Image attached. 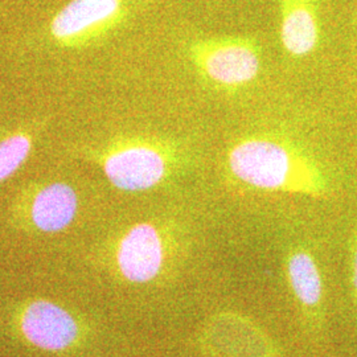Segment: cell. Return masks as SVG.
<instances>
[{
	"mask_svg": "<svg viewBox=\"0 0 357 357\" xmlns=\"http://www.w3.org/2000/svg\"><path fill=\"white\" fill-rule=\"evenodd\" d=\"M225 165L230 175L259 191L320 197L328 178L319 160L305 147L273 134H252L234 142Z\"/></svg>",
	"mask_w": 357,
	"mask_h": 357,
	"instance_id": "1",
	"label": "cell"
},
{
	"mask_svg": "<svg viewBox=\"0 0 357 357\" xmlns=\"http://www.w3.org/2000/svg\"><path fill=\"white\" fill-rule=\"evenodd\" d=\"M98 163L115 188L128 192L151 190L184 165V153L174 142L125 138L100 153Z\"/></svg>",
	"mask_w": 357,
	"mask_h": 357,
	"instance_id": "2",
	"label": "cell"
},
{
	"mask_svg": "<svg viewBox=\"0 0 357 357\" xmlns=\"http://www.w3.org/2000/svg\"><path fill=\"white\" fill-rule=\"evenodd\" d=\"M188 56L208 84L227 91L255 82L262 66L261 44L249 36L197 38L190 44Z\"/></svg>",
	"mask_w": 357,
	"mask_h": 357,
	"instance_id": "3",
	"label": "cell"
},
{
	"mask_svg": "<svg viewBox=\"0 0 357 357\" xmlns=\"http://www.w3.org/2000/svg\"><path fill=\"white\" fill-rule=\"evenodd\" d=\"M166 237L151 222H141L121 237L115 259L121 274L130 282L153 281L163 268L167 257Z\"/></svg>",
	"mask_w": 357,
	"mask_h": 357,
	"instance_id": "4",
	"label": "cell"
},
{
	"mask_svg": "<svg viewBox=\"0 0 357 357\" xmlns=\"http://www.w3.org/2000/svg\"><path fill=\"white\" fill-rule=\"evenodd\" d=\"M128 15L125 0H72L52 22V35L59 40H84L102 35Z\"/></svg>",
	"mask_w": 357,
	"mask_h": 357,
	"instance_id": "5",
	"label": "cell"
},
{
	"mask_svg": "<svg viewBox=\"0 0 357 357\" xmlns=\"http://www.w3.org/2000/svg\"><path fill=\"white\" fill-rule=\"evenodd\" d=\"M20 328L26 340L47 351H63L78 337V326L63 307L38 301L26 307Z\"/></svg>",
	"mask_w": 357,
	"mask_h": 357,
	"instance_id": "6",
	"label": "cell"
},
{
	"mask_svg": "<svg viewBox=\"0 0 357 357\" xmlns=\"http://www.w3.org/2000/svg\"><path fill=\"white\" fill-rule=\"evenodd\" d=\"M282 47L293 57L311 54L321 38L317 0H280Z\"/></svg>",
	"mask_w": 357,
	"mask_h": 357,
	"instance_id": "7",
	"label": "cell"
},
{
	"mask_svg": "<svg viewBox=\"0 0 357 357\" xmlns=\"http://www.w3.org/2000/svg\"><path fill=\"white\" fill-rule=\"evenodd\" d=\"M77 206L75 190L64 183H53L35 195L31 205V218L38 229L59 231L73 221Z\"/></svg>",
	"mask_w": 357,
	"mask_h": 357,
	"instance_id": "8",
	"label": "cell"
},
{
	"mask_svg": "<svg viewBox=\"0 0 357 357\" xmlns=\"http://www.w3.org/2000/svg\"><path fill=\"white\" fill-rule=\"evenodd\" d=\"M287 277L296 299L306 307H317L321 301L323 283L314 257L306 250H294L287 258Z\"/></svg>",
	"mask_w": 357,
	"mask_h": 357,
	"instance_id": "9",
	"label": "cell"
},
{
	"mask_svg": "<svg viewBox=\"0 0 357 357\" xmlns=\"http://www.w3.org/2000/svg\"><path fill=\"white\" fill-rule=\"evenodd\" d=\"M32 141L26 134H15L0 141V181L10 178L26 162Z\"/></svg>",
	"mask_w": 357,
	"mask_h": 357,
	"instance_id": "10",
	"label": "cell"
},
{
	"mask_svg": "<svg viewBox=\"0 0 357 357\" xmlns=\"http://www.w3.org/2000/svg\"><path fill=\"white\" fill-rule=\"evenodd\" d=\"M352 281L354 286L357 291V240L354 245V250H352Z\"/></svg>",
	"mask_w": 357,
	"mask_h": 357,
	"instance_id": "11",
	"label": "cell"
}]
</instances>
